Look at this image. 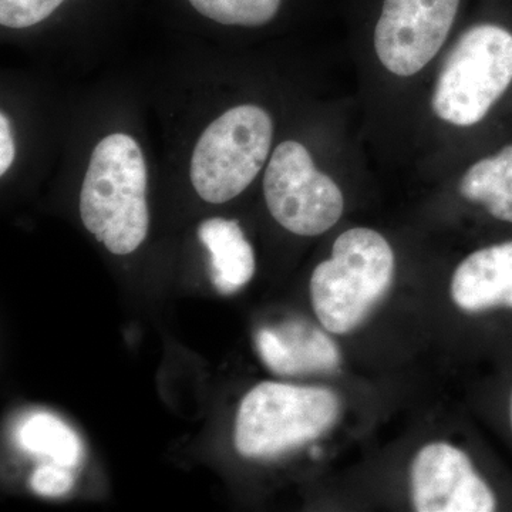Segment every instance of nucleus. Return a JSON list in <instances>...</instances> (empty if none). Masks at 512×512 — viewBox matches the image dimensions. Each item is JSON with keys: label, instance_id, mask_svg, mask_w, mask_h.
Returning <instances> with one entry per match:
<instances>
[{"label": "nucleus", "instance_id": "f3484780", "mask_svg": "<svg viewBox=\"0 0 512 512\" xmlns=\"http://www.w3.org/2000/svg\"><path fill=\"white\" fill-rule=\"evenodd\" d=\"M16 150L12 128L5 113L0 114V174H6L15 161Z\"/></svg>", "mask_w": 512, "mask_h": 512}, {"label": "nucleus", "instance_id": "0eeeda50", "mask_svg": "<svg viewBox=\"0 0 512 512\" xmlns=\"http://www.w3.org/2000/svg\"><path fill=\"white\" fill-rule=\"evenodd\" d=\"M461 0H383L375 29L380 62L400 77L419 73L439 53Z\"/></svg>", "mask_w": 512, "mask_h": 512}, {"label": "nucleus", "instance_id": "a211bd4d", "mask_svg": "<svg viewBox=\"0 0 512 512\" xmlns=\"http://www.w3.org/2000/svg\"><path fill=\"white\" fill-rule=\"evenodd\" d=\"M510 416H511V427H512V397H511Z\"/></svg>", "mask_w": 512, "mask_h": 512}, {"label": "nucleus", "instance_id": "9b49d317", "mask_svg": "<svg viewBox=\"0 0 512 512\" xmlns=\"http://www.w3.org/2000/svg\"><path fill=\"white\" fill-rule=\"evenodd\" d=\"M198 237L211 255L212 284L222 295L244 288L255 274V254L238 222L212 218L202 222Z\"/></svg>", "mask_w": 512, "mask_h": 512}, {"label": "nucleus", "instance_id": "20e7f679", "mask_svg": "<svg viewBox=\"0 0 512 512\" xmlns=\"http://www.w3.org/2000/svg\"><path fill=\"white\" fill-rule=\"evenodd\" d=\"M339 414V397L325 387L261 383L239 407L235 446L244 457H279L332 429Z\"/></svg>", "mask_w": 512, "mask_h": 512}, {"label": "nucleus", "instance_id": "f257e3e1", "mask_svg": "<svg viewBox=\"0 0 512 512\" xmlns=\"http://www.w3.org/2000/svg\"><path fill=\"white\" fill-rule=\"evenodd\" d=\"M147 168L133 137L111 134L94 148L80 194L84 227L114 255L136 251L147 237Z\"/></svg>", "mask_w": 512, "mask_h": 512}, {"label": "nucleus", "instance_id": "ddd939ff", "mask_svg": "<svg viewBox=\"0 0 512 512\" xmlns=\"http://www.w3.org/2000/svg\"><path fill=\"white\" fill-rule=\"evenodd\" d=\"M16 440L26 453L49 458L60 466L73 468L82 461L79 436L53 414L33 413L20 421Z\"/></svg>", "mask_w": 512, "mask_h": 512}, {"label": "nucleus", "instance_id": "2eb2a0df", "mask_svg": "<svg viewBox=\"0 0 512 512\" xmlns=\"http://www.w3.org/2000/svg\"><path fill=\"white\" fill-rule=\"evenodd\" d=\"M64 0H0V23L9 29H25L49 18Z\"/></svg>", "mask_w": 512, "mask_h": 512}, {"label": "nucleus", "instance_id": "7ed1b4c3", "mask_svg": "<svg viewBox=\"0 0 512 512\" xmlns=\"http://www.w3.org/2000/svg\"><path fill=\"white\" fill-rule=\"evenodd\" d=\"M511 87L512 30L501 23H480L447 56L431 107L439 119L470 127L483 121Z\"/></svg>", "mask_w": 512, "mask_h": 512}, {"label": "nucleus", "instance_id": "1a4fd4ad", "mask_svg": "<svg viewBox=\"0 0 512 512\" xmlns=\"http://www.w3.org/2000/svg\"><path fill=\"white\" fill-rule=\"evenodd\" d=\"M255 343L262 362L279 376L335 372L342 362L338 345L306 320H285L259 329Z\"/></svg>", "mask_w": 512, "mask_h": 512}, {"label": "nucleus", "instance_id": "dca6fc26", "mask_svg": "<svg viewBox=\"0 0 512 512\" xmlns=\"http://www.w3.org/2000/svg\"><path fill=\"white\" fill-rule=\"evenodd\" d=\"M73 485L74 477L70 468L56 463L43 464L30 478L32 490L43 497H60L69 493Z\"/></svg>", "mask_w": 512, "mask_h": 512}, {"label": "nucleus", "instance_id": "f8f14e48", "mask_svg": "<svg viewBox=\"0 0 512 512\" xmlns=\"http://www.w3.org/2000/svg\"><path fill=\"white\" fill-rule=\"evenodd\" d=\"M460 192L467 201L483 205L494 220L512 224V143L471 165Z\"/></svg>", "mask_w": 512, "mask_h": 512}, {"label": "nucleus", "instance_id": "f03ea898", "mask_svg": "<svg viewBox=\"0 0 512 512\" xmlns=\"http://www.w3.org/2000/svg\"><path fill=\"white\" fill-rule=\"evenodd\" d=\"M394 268L393 249L379 232H343L333 245L332 258L312 274L313 311L323 328L345 335L362 325L392 288Z\"/></svg>", "mask_w": 512, "mask_h": 512}, {"label": "nucleus", "instance_id": "6e6552de", "mask_svg": "<svg viewBox=\"0 0 512 512\" xmlns=\"http://www.w3.org/2000/svg\"><path fill=\"white\" fill-rule=\"evenodd\" d=\"M417 512H491L497 500L464 451L447 443L423 447L413 461Z\"/></svg>", "mask_w": 512, "mask_h": 512}, {"label": "nucleus", "instance_id": "423d86ee", "mask_svg": "<svg viewBox=\"0 0 512 512\" xmlns=\"http://www.w3.org/2000/svg\"><path fill=\"white\" fill-rule=\"evenodd\" d=\"M266 205L292 234L316 237L340 220L345 208L338 184L320 173L309 151L296 141L279 144L264 177Z\"/></svg>", "mask_w": 512, "mask_h": 512}, {"label": "nucleus", "instance_id": "39448f33", "mask_svg": "<svg viewBox=\"0 0 512 512\" xmlns=\"http://www.w3.org/2000/svg\"><path fill=\"white\" fill-rule=\"evenodd\" d=\"M272 134L271 116L251 104L211 123L191 158V183L202 200L222 204L247 190L266 163Z\"/></svg>", "mask_w": 512, "mask_h": 512}, {"label": "nucleus", "instance_id": "9d476101", "mask_svg": "<svg viewBox=\"0 0 512 512\" xmlns=\"http://www.w3.org/2000/svg\"><path fill=\"white\" fill-rule=\"evenodd\" d=\"M451 296L458 308L470 313L512 309V241L467 256L454 272Z\"/></svg>", "mask_w": 512, "mask_h": 512}, {"label": "nucleus", "instance_id": "4468645a", "mask_svg": "<svg viewBox=\"0 0 512 512\" xmlns=\"http://www.w3.org/2000/svg\"><path fill=\"white\" fill-rule=\"evenodd\" d=\"M205 18L228 26L266 25L275 18L282 0H188Z\"/></svg>", "mask_w": 512, "mask_h": 512}]
</instances>
